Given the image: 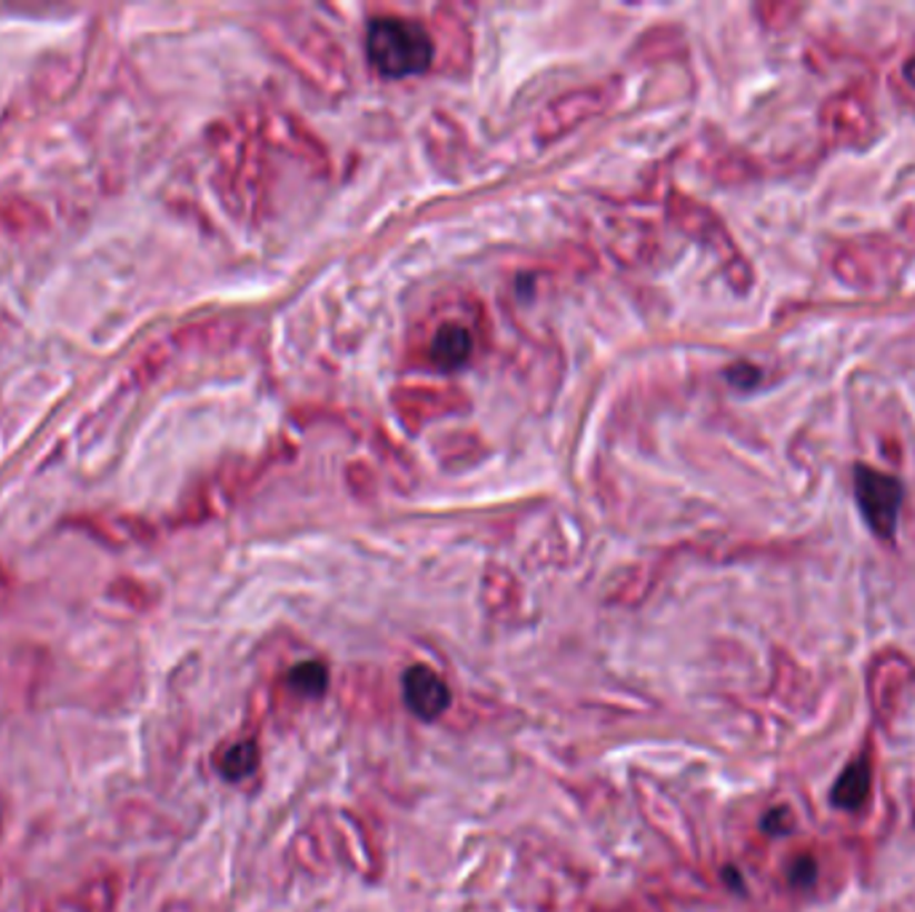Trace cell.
<instances>
[{
	"label": "cell",
	"mask_w": 915,
	"mask_h": 912,
	"mask_svg": "<svg viewBox=\"0 0 915 912\" xmlns=\"http://www.w3.org/2000/svg\"><path fill=\"white\" fill-rule=\"evenodd\" d=\"M266 41L276 57L308 83L314 91L329 100H340L351 89V62L340 38L319 19L285 11L266 19Z\"/></svg>",
	"instance_id": "1"
},
{
	"label": "cell",
	"mask_w": 915,
	"mask_h": 912,
	"mask_svg": "<svg viewBox=\"0 0 915 912\" xmlns=\"http://www.w3.org/2000/svg\"><path fill=\"white\" fill-rule=\"evenodd\" d=\"M365 46L370 64L386 78L426 73L437 57L431 30L407 17H375Z\"/></svg>",
	"instance_id": "2"
},
{
	"label": "cell",
	"mask_w": 915,
	"mask_h": 912,
	"mask_svg": "<svg viewBox=\"0 0 915 912\" xmlns=\"http://www.w3.org/2000/svg\"><path fill=\"white\" fill-rule=\"evenodd\" d=\"M667 212L669 220L680 228L683 233H688L690 239L699 241L702 247H707L709 252L720 260L723 271H726L730 287L736 292H747L749 284H753V268L749 262L742 258L739 247L730 239L726 222H723L707 203L690 199L683 190H673L667 201Z\"/></svg>",
	"instance_id": "3"
},
{
	"label": "cell",
	"mask_w": 915,
	"mask_h": 912,
	"mask_svg": "<svg viewBox=\"0 0 915 912\" xmlns=\"http://www.w3.org/2000/svg\"><path fill=\"white\" fill-rule=\"evenodd\" d=\"M618 100H621V81L618 78L565 91L538 113L536 123H533V134H536L538 142L549 146V142L573 134L584 123L608 113Z\"/></svg>",
	"instance_id": "4"
},
{
	"label": "cell",
	"mask_w": 915,
	"mask_h": 912,
	"mask_svg": "<svg viewBox=\"0 0 915 912\" xmlns=\"http://www.w3.org/2000/svg\"><path fill=\"white\" fill-rule=\"evenodd\" d=\"M819 129L827 146L833 148H867L878 131L871 89L862 83L841 89L822 104Z\"/></svg>",
	"instance_id": "5"
},
{
	"label": "cell",
	"mask_w": 915,
	"mask_h": 912,
	"mask_svg": "<svg viewBox=\"0 0 915 912\" xmlns=\"http://www.w3.org/2000/svg\"><path fill=\"white\" fill-rule=\"evenodd\" d=\"M902 268V252L897 244L888 239H859L848 241L835 252L833 271L841 275L846 284L859 287V290H873V287L886 284L897 279Z\"/></svg>",
	"instance_id": "6"
},
{
	"label": "cell",
	"mask_w": 915,
	"mask_h": 912,
	"mask_svg": "<svg viewBox=\"0 0 915 912\" xmlns=\"http://www.w3.org/2000/svg\"><path fill=\"white\" fill-rule=\"evenodd\" d=\"M915 688V664L902 653H881L875 655L867 674V693H871V706L875 720L888 728L894 720L911 704Z\"/></svg>",
	"instance_id": "7"
},
{
	"label": "cell",
	"mask_w": 915,
	"mask_h": 912,
	"mask_svg": "<svg viewBox=\"0 0 915 912\" xmlns=\"http://www.w3.org/2000/svg\"><path fill=\"white\" fill-rule=\"evenodd\" d=\"M391 402L401 425H405L407 431H412V434L424 431V425L434 423V420H442L469 410V399H466L464 391L450 389V385L429 383L397 385V389L391 391Z\"/></svg>",
	"instance_id": "8"
},
{
	"label": "cell",
	"mask_w": 915,
	"mask_h": 912,
	"mask_svg": "<svg viewBox=\"0 0 915 912\" xmlns=\"http://www.w3.org/2000/svg\"><path fill=\"white\" fill-rule=\"evenodd\" d=\"M854 490L865 522L881 541H888L897 530V517L902 507V484L897 477L875 471L871 465H857L854 471Z\"/></svg>",
	"instance_id": "9"
},
{
	"label": "cell",
	"mask_w": 915,
	"mask_h": 912,
	"mask_svg": "<svg viewBox=\"0 0 915 912\" xmlns=\"http://www.w3.org/2000/svg\"><path fill=\"white\" fill-rule=\"evenodd\" d=\"M635 795L640 800L645 819H648L658 835L667 838L686 859H694L696 835L690 830L686 811L677 805V800L669 798V792L656 779L643 776V773H635Z\"/></svg>",
	"instance_id": "10"
},
{
	"label": "cell",
	"mask_w": 915,
	"mask_h": 912,
	"mask_svg": "<svg viewBox=\"0 0 915 912\" xmlns=\"http://www.w3.org/2000/svg\"><path fill=\"white\" fill-rule=\"evenodd\" d=\"M262 137H266V142H273L276 148L311 167L314 172L327 174L329 167H332L325 142L314 134L311 127H306L298 116L287 113V110H271L266 116Z\"/></svg>",
	"instance_id": "11"
},
{
	"label": "cell",
	"mask_w": 915,
	"mask_h": 912,
	"mask_svg": "<svg viewBox=\"0 0 915 912\" xmlns=\"http://www.w3.org/2000/svg\"><path fill=\"white\" fill-rule=\"evenodd\" d=\"M401 695H405L407 710L418 720H426V723L442 718L452 704V693L447 682L424 664L407 669L405 678H401Z\"/></svg>",
	"instance_id": "12"
},
{
	"label": "cell",
	"mask_w": 915,
	"mask_h": 912,
	"mask_svg": "<svg viewBox=\"0 0 915 912\" xmlns=\"http://www.w3.org/2000/svg\"><path fill=\"white\" fill-rule=\"evenodd\" d=\"M474 348H477V338H474L471 327L450 319L442 321L434 330L429 345H426V357H429L431 367H437V370L452 372L469 362L474 357Z\"/></svg>",
	"instance_id": "13"
},
{
	"label": "cell",
	"mask_w": 915,
	"mask_h": 912,
	"mask_svg": "<svg viewBox=\"0 0 915 912\" xmlns=\"http://www.w3.org/2000/svg\"><path fill=\"white\" fill-rule=\"evenodd\" d=\"M434 22H437V30L431 32L434 38V54H442L445 59V68L447 70H456L460 68H469L471 62V36H469V28L464 24V19L460 17H452L450 9H439L437 14H434ZM437 57H434V62H437Z\"/></svg>",
	"instance_id": "14"
},
{
	"label": "cell",
	"mask_w": 915,
	"mask_h": 912,
	"mask_svg": "<svg viewBox=\"0 0 915 912\" xmlns=\"http://www.w3.org/2000/svg\"><path fill=\"white\" fill-rule=\"evenodd\" d=\"M605 241L621 262H643L654 254L656 233L640 220H610L605 222Z\"/></svg>",
	"instance_id": "15"
},
{
	"label": "cell",
	"mask_w": 915,
	"mask_h": 912,
	"mask_svg": "<svg viewBox=\"0 0 915 912\" xmlns=\"http://www.w3.org/2000/svg\"><path fill=\"white\" fill-rule=\"evenodd\" d=\"M519 583L511 570L501 565H490L485 570L483 600L493 615H509L519 608Z\"/></svg>",
	"instance_id": "16"
},
{
	"label": "cell",
	"mask_w": 915,
	"mask_h": 912,
	"mask_svg": "<svg viewBox=\"0 0 915 912\" xmlns=\"http://www.w3.org/2000/svg\"><path fill=\"white\" fill-rule=\"evenodd\" d=\"M871 786H873L871 763H867V760H854V763L838 776V782H835L829 798H833V803L838 805V809L852 811L865 803L867 795H871Z\"/></svg>",
	"instance_id": "17"
},
{
	"label": "cell",
	"mask_w": 915,
	"mask_h": 912,
	"mask_svg": "<svg viewBox=\"0 0 915 912\" xmlns=\"http://www.w3.org/2000/svg\"><path fill=\"white\" fill-rule=\"evenodd\" d=\"M287 682H289V688L298 691L300 695L319 699V695L327 693L329 674H327V667L319 664V661H302V664L289 669Z\"/></svg>",
	"instance_id": "18"
},
{
	"label": "cell",
	"mask_w": 915,
	"mask_h": 912,
	"mask_svg": "<svg viewBox=\"0 0 915 912\" xmlns=\"http://www.w3.org/2000/svg\"><path fill=\"white\" fill-rule=\"evenodd\" d=\"M260 763V750L255 741H239L230 750L222 754L220 760V771L222 776L230 779V782H239V779L249 776Z\"/></svg>",
	"instance_id": "19"
},
{
	"label": "cell",
	"mask_w": 915,
	"mask_h": 912,
	"mask_svg": "<svg viewBox=\"0 0 915 912\" xmlns=\"http://www.w3.org/2000/svg\"><path fill=\"white\" fill-rule=\"evenodd\" d=\"M479 448H483V442H479L474 434H452L447 437L445 442H439V458H442L445 465H450V469H456V465H466L471 461H477L479 455Z\"/></svg>",
	"instance_id": "20"
},
{
	"label": "cell",
	"mask_w": 915,
	"mask_h": 912,
	"mask_svg": "<svg viewBox=\"0 0 915 912\" xmlns=\"http://www.w3.org/2000/svg\"><path fill=\"white\" fill-rule=\"evenodd\" d=\"M894 91H899L905 102L915 104V46L899 59L897 70H894Z\"/></svg>",
	"instance_id": "21"
},
{
	"label": "cell",
	"mask_w": 915,
	"mask_h": 912,
	"mask_svg": "<svg viewBox=\"0 0 915 912\" xmlns=\"http://www.w3.org/2000/svg\"><path fill=\"white\" fill-rule=\"evenodd\" d=\"M816 878V862L808 854H800L793 859V864H789V883L793 885H800V889H806V885H812Z\"/></svg>",
	"instance_id": "22"
},
{
	"label": "cell",
	"mask_w": 915,
	"mask_h": 912,
	"mask_svg": "<svg viewBox=\"0 0 915 912\" xmlns=\"http://www.w3.org/2000/svg\"><path fill=\"white\" fill-rule=\"evenodd\" d=\"M913 813H915V803H913Z\"/></svg>",
	"instance_id": "23"
}]
</instances>
